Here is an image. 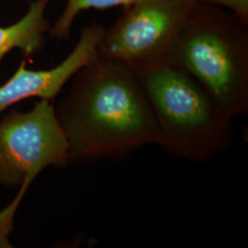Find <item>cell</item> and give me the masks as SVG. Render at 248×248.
I'll return each instance as SVG.
<instances>
[{"instance_id": "cell-1", "label": "cell", "mask_w": 248, "mask_h": 248, "mask_svg": "<svg viewBox=\"0 0 248 248\" xmlns=\"http://www.w3.org/2000/svg\"><path fill=\"white\" fill-rule=\"evenodd\" d=\"M54 106L68 163L114 157L158 143L150 102L133 72L96 56L72 78Z\"/></svg>"}, {"instance_id": "cell-2", "label": "cell", "mask_w": 248, "mask_h": 248, "mask_svg": "<svg viewBox=\"0 0 248 248\" xmlns=\"http://www.w3.org/2000/svg\"><path fill=\"white\" fill-rule=\"evenodd\" d=\"M168 62L186 72L234 119L248 112V23L198 2Z\"/></svg>"}, {"instance_id": "cell-3", "label": "cell", "mask_w": 248, "mask_h": 248, "mask_svg": "<svg viewBox=\"0 0 248 248\" xmlns=\"http://www.w3.org/2000/svg\"><path fill=\"white\" fill-rule=\"evenodd\" d=\"M135 75L150 102L160 146L192 162H207L229 147L233 119L186 72L165 61Z\"/></svg>"}, {"instance_id": "cell-4", "label": "cell", "mask_w": 248, "mask_h": 248, "mask_svg": "<svg viewBox=\"0 0 248 248\" xmlns=\"http://www.w3.org/2000/svg\"><path fill=\"white\" fill-rule=\"evenodd\" d=\"M197 0H135L105 29L97 56L138 74L168 60Z\"/></svg>"}, {"instance_id": "cell-5", "label": "cell", "mask_w": 248, "mask_h": 248, "mask_svg": "<svg viewBox=\"0 0 248 248\" xmlns=\"http://www.w3.org/2000/svg\"><path fill=\"white\" fill-rule=\"evenodd\" d=\"M66 138L53 101L40 99L28 111L11 110L0 120V186L18 189L7 207L15 212L27 189L48 167L68 163Z\"/></svg>"}, {"instance_id": "cell-6", "label": "cell", "mask_w": 248, "mask_h": 248, "mask_svg": "<svg viewBox=\"0 0 248 248\" xmlns=\"http://www.w3.org/2000/svg\"><path fill=\"white\" fill-rule=\"evenodd\" d=\"M105 28L93 22L81 30L79 40L60 64L49 70H28L25 59L17 71L0 86V114L16 103L30 98L53 101L65 84L97 56Z\"/></svg>"}, {"instance_id": "cell-7", "label": "cell", "mask_w": 248, "mask_h": 248, "mask_svg": "<svg viewBox=\"0 0 248 248\" xmlns=\"http://www.w3.org/2000/svg\"><path fill=\"white\" fill-rule=\"evenodd\" d=\"M52 0H35L23 18L9 27H0V62L13 49H18L24 58L39 53L46 43L45 34L50 24L45 12Z\"/></svg>"}, {"instance_id": "cell-8", "label": "cell", "mask_w": 248, "mask_h": 248, "mask_svg": "<svg viewBox=\"0 0 248 248\" xmlns=\"http://www.w3.org/2000/svg\"><path fill=\"white\" fill-rule=\"evenodd\" d=\"M135 0H66L62 15L49 31V37L55 40H68L75 18L81 11L88 9H112L115 7H128Z\"/></svg>"}, {"instance_id": "cell-9", "label": "cell", "mask_w": 248, "mask_h": 248, "mask_svg": "<svg viewBox=\"0 0 248 248\" xmlns=\"http://www.w3.org/2000/svg\"><path fill=\"white\" fill-rule=\"evenodd\" d=\"M201 3H206L219 6L230 10L240 19L248 23V0H197Z\"/></svg>"}, {"instance_id": "cell-10", "label": "cell", "mask_w": 248, "mask_h": 248, "mask_svg": "<svg viewBox=\"0 0 248 248\" xmlns=\"http://www.w3.org/2000/svg\"><path fill=\"white\" fill-rule=\"evenodd\" d=\"M13 229V225L0 221V248H13L9 241V234Z\"/></svg>"}]
</instances>
